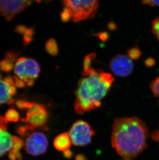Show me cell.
<instances>
[{"instance_id": "obj_1", "label": "cell", "mask_w": 159, "mask_h": 160, "mask_svg": "<svg viewBox=\"0 0 159 160\" xmlns=\"http://www.w3.org/2000/svg\"><path fill=\"white\" fill-rule=\"evenodd\" d=\"M148 136L147 125L137 117H122L114 120L112 145L125 160L134 159L147 148Z\"/></svg>"}, {"instance_id": "obj_2", "label": "cell", "mask_w": 159, "mask_h": 160, "mask_svg": "<svg viewBox=\"0 0 159 160\" xmlns=\"http://www.w3.org/2000/svg\"><path fill=\"white\" fill-rule=\"evenodd\" d=\"M82 75L75 91L74 104L75 112L79 115L100 107L114 82L112 74L93 67L82 72Z\"/></svg>"}, {"instance_id": "obj_3", "label": "cell", "mask_w": 159, "mask_h": 160, "mask_svg": "<svg viewBox=\"0 0 159 160\" xmlns=\"http://www.w3.org/2000/svg\"><path fill=\"white\" fill-rule=\"evenodd\" d=\"M63 5L69 11L72 21L78 22L95 17L99 5L97 0H65Z\"/></svg>"}, {"instance_id": "obj_4", "label": "cell", "mask_w": 159, "mask_h": 160, "mask_svg": "<svg viewBox=\"0 0 159 160\" xmlns=\"http://www.w3.org/2000/svg\"><path fill=\"white\" fill-rule=\"evenodd\" d=\"M41 72L39 64L34 59L29 58H18L14 66L16 76L25 82L28 87H32L35 80L39 77Z\"/></svg>"}, {"instance_id": "obj_5", "label": "cell", "mask_w": 159, "mask_h": 160, "mask_svg": "<svg viewBox=\"0 0 159 160\" xmlns=\"http://www.w3.org/2000/svg\"><path fill=\"white\" fill-rule=\"evenodd\" d=\"M95 133L91 125L81 119L74 123L68 132L72 144L79 147L85 146L89 144Z\"/></svg>"}, {"instance_id": "obj_6", "label": "cell", "mask_w": 159, "mask_h": 160, "mask_svg": "<svg viewBox=\"0 0 159 160\" xmlns=\"http://www.w3.org/2000/svg\"><path fill=\"white\" fill-rule=\"evenodd\" d=\"M49 114L44 105L32 102V106L27 109L26 117L21 121L35 129L42 127L48 121Z\"/></svg>"}, {"instance_id": "obj_7", "label": "cell", "mask_w": 159, "mask_h": 160, "mask_svg": "<svg viewBox=\"0 0 159 160\" xmlns=\"http://www.w3.org/2000/svg\"><path fill=\"white\" fill-rule=\"evenodd\" d=\"M48 147L47 136L44 133L38 132L31 133L26 138L24 145L26 152L33 156L44 154L47 151Z\"/></svg>"}, {"instance_id": "obj_8", "label": "cell", "mask_w": 159, "mask_h": 160, "mask_svg": "<svg viewBox=\"0 0 159 160\" xmlns=\"http://www.w3.org/2000/svg\"><path fill=\"white\" fill-rule=\"evenodd\" d=\"M110 68L113 74L119 77H125L133 71L134 64L127 56L118 54L114 56L110 62Z\"/></svg>"}, {"instance_id": "obj_9", "label": "cell", "mask_w": 159, "mask_h": 160, "mask_svg": "<svg viewBox=\"0 0 159 160\" xmlns=\"http://www.w3.org/2000/svg\"><path fill=\"white\" fill-rule=\"evenodd\" d=\"M31 3V1H0V13L7 21H11Z\"/></svg>"}, {"instance_id": "obj_10", "label": "cell", "mask_w": 159, "mask_h": 160, "mask_svg": "<svg viewBox=\"0 0 159 160\" xmlns=\"http://www.w3.org/2000/svg\"><path fill=\"white\" fill-rule=\"evenodd\" d=\"M8 121L0 116V157L12 149L13 145L12 136L7 131Z\"/></svg>"}, {"instance_id": "obj_11", "label": "cell", "mask_w": 159, "mask_h": 160, "mask_svg": "<svg viewBox=\"0 0 159 160\" xmlns=\"http://www.w3.org/2000/svg\"><path fill=\"white\" fill-rule=\"evenodd\" d=\"M71 143L68 133H62L58 135L53 141V146L55 149L63 152L69 150Z\"/></svg>"}, {"instance_id": "obj_12", "label": "cell", "mask_w": 159, "mask_h": 160, "mask_svg": "<svg viewBox=\"0 0 159 160\" xmlns=\"http://www.w3.org/2000/svg\"><path fill=\"white\" fill-rule=\"evenodd\" d=\"M15 101V99L9 93L7 84L4 80L0 79V106L3 104H12Z\"/></svg>"}, {"instance_id": "obj_13", "label": "cell", "mask_w": 159, "mask_h": 160, "mask_svg": "<svg viewBox=\"0 0 159 160\" xmlns=\"http://www.w3.org/2000/svg\"><path fill=\"white\" fill-rule=\"evenodd\" d=\"M45 50L48 54L52 56H56L59 54V47L55 39L50 38L46 42Z\"/></svg>"}, {"instance_id": "obj_14", "label": "cell", "mask_w": 159, "mask_h": 160, "mask_svg": "<svg viewBox=\"0 0 159 160\" xmlns=\"http://www.w3.org/2000/svg\"><path fill=\"white\" fill-rule=\"evenodd\" d=\"M4 117L7 121L17 122L19 120L20 115L15 109L10 108L6 111Z\"/></svg>"}, {"instance_id": "obj_15", "label": "cell", "mask_w": 159, "mask_h": 160, "mask_svg": "<svg viewBox=\"0 0 159 160\" xmlns=\"http://www.w3.org/2000/svg\"><path fill=\"white\" fill-rule=\"evenodd\" d=\"M12 139L13 145H12V149L9 152H11L16 154L17 153L20 152V150L21 149V148L24 146L25 143L23 141L22 139L16 136H12Z\"/></svg>"}, {"instance_id": "obj_16", "label": "cell", "mask_w": 159, "mask_h": 160, "mask_svg": "<svg viewBox=\"0 0 159 160\" xmlns=\"http://www.w3.org/2000/svg\"><path fill=\"white\" fill-rule=\"evenodd\" d=\"M3 80L7 85L9 93L11 96L13 97L17 93V89L14 82V77H12L11 76H7L5 77Z\"/></svg>"}, {"instance_id": "obj_17", "label": "cell", "mask_w": 159, "mask_h": 160, "mask_svg": "<svg viewBox=\"0 0 159 160\" xmlns=\"http://www.w3.org/2000/svg\"><path fill=\"white\" fill-rule=\"evenodd\" d=\"M34 130H35V128L26 124L24 125L18 126L16 128L17 132L22 137L29 136L31 131Z\"/></svg>"}, {"instance_id": "obj_18", "label": "cell", "mask_w": 159, "mask_h": 160, "mask_svg": "<svg viewBox=\"0 0 159 160\" xmlns=\"http://www.w3.org/2000/svg\"><path fill=\"white\" fill-rule=\"evenodd\" d=\"M34 33L35 30L34 28L32 27L28 28L27 31L23 35V43L24 46L27 45L32 42Z\"/></svg>"}, {"instance_id": "obj_19", "label": "cell", "mask_w": 159, "mask_h": 160, "mask_svg": "<svg viewBox=\"0 0 159 160\" xmlns=\"http://www.w3.org/2000/svg\"><path fill=\"white\" fill-rule=\"evenodd\" d=\"M142 55V52L137 46L132 47L128 50L127 56L132 60H135L139 59Z\"/></svg>"}, {"instance_id": "obj_20", "label": "cell", "mask_w": 159, "mask_h": 160, "mask_svg": "<svg viewBox=\"0 0 159 160\" xmlns=\"http://www.w3.org/2000/svg\"><path fill=\"white\" fill-rule=\"evenodd\" d=\"M15 64L6 59L0 61V71L5 72H9L14 69Z\"/></svg>"}, {"instance_id": "obj_21", "label": "cell", "mask_w": 159, "mask_h": 160, "mask_svg": "<svg viewBox=\"0 0 159 160\" xmlns=\"http://www.w3.org/2000/svg\"><path fill=\"white\" fill-rule=\"evenodd\" d=\"M19 53L18 51L14 50H9L6 52L4 56V59L15 64L18 59Z\"/></svg>"}, {"instance_id": "obj_22", "label": "cell", "mask_w": 159, "mask_h": 160, "mask_svg": "<svg viewBox=\"0 0 159 160\" xmlns=\"http://www.w3.org/2000/svg\"><path fill=\"white\" fill-rule=\"evenodd\" d=\"M150 88L154 96L159 98V76L151 82Z\"/></svg>"}, {"instance_id": "obj_23", "label": "cell", "mask_w": 159, "mask_h": 160, "mask_svg": "<svg viewBox=\"0 0 159 160\" xmlns=\"http://www.w3.org/2000/svg\"><path fill=\"white\" fill-rule=\"evenodd\" d=\"M15 104L20 109H28L32 106V102L19 99L15 102Z\"/></svg>"}, {"instance_id": "obj_24", "label": "cell", "mask_w": 159, "mask_h": 160, "mask_svg": "<svg viewBox=\"0 0 159 160\" xmlns=\"http://www.w3.org/2000/svg\"><path fill=\"white\" fill-rule=\"evenodd\" d=\"M152 32L159 41V17L155 18L152 23Z\"/></svg>"}, {"instance_id": "obj_25", "label": "cell", "mask_w": 159, "mask_h": 160, "mask_svg": "<svg viewBox=\"0 0 159 160\" xmlns=\"http://www.w3.org/2000/svg\"><path fill=\"white\" fill-rule=\"evenodd\" d=\"M60 19L63 22H67V21H69L71 19L70 12L65 8H63V10L60 14Z\"/></svg>"}, {"instance_id": "obj_26", "label": "cell", "mask_w": 159, "mask_h": 160, "mask_svg": "<svg viewBox=\"0 0 159 160\" xmlns=\"http://www.w3.org/2000/svg\"><path fill=\"white\" fill-rule=\"evenodd\" d=\"M28 27L23 24H18L15 28V31L17 33L23 35L27 31Z\"/></svg>"}, {"instance_id": "obj_27", "label": "cell", "mask_w": 159, "mask_h": 160, "mask_svg": "<svg viewBox=\"0 0 159 160\" xmlns=\"http://www.w3.org/2000/svg\"><path fill=\"white\" fill-rule=\"evenodd\" d=\"M14 82L16 87L18 88H24L26 86V83L23 80L19 78L17 76H14Z\"/></svg>"}, {"instance_id": "obj_28", "label": "cell", "mask_w": 159, "mask_h": 160, "mask_svg": "<svg viewBox=\"0 0 159 160\" xmlns=\"http://www.w3.org/2000/svg\"><path fill=\"white\" fill-rule=\"evenodd\" d=\"M145 65L147 68H152L154 67L156 64V61L153 58L149 57L146 59L144 62Z\"/></svg>"}, {"instance_id": "obj_29", "label": "cell", "mask_w": 159, "mask_h": 160, "mask_svg": "<svg viewBox=\"0 0 159 160\" xmlns=\"http://www.w3.org/2000/svg\"><path fill=\"white\" fill-rule=\"evenodd\" d=\"M98 38H99L101 41L105 42L109 38V34L107 32H100L97 34Z\"/></svg>"}, {"instance_id": "obj_30", "label": "cell", "mask_w": 159, "mask_h": 160, "mask_svg": "<svg viewBox=\"0 0 159 160\" xmlns=\"http://www.w3.org/2000/svg\"><path fill=\"white\" fill-rule=\"evenodd\" d=\"M142 3L144 5H147L152 6H159V1H143Z\"/></svg>"}, {"instance_id": "obj_31", "label": "cell", "mask_w": 159, "mask_h": 160, "mask_svg": "<svg viewBox=\"0 0 159 160\" xmlns=\"http://www.w3.org/2000/svg\"><path fill=\"white\" fill-rule=\"evenodd\" d=\"M152 138L154 141H157V142H159V130H155V131L152 133Z\"/></svg>"}, {"instance_id": "obj_32", "label": "cell", "mask_w": 159, "mask_h": 160, "mask_svg": "<svg viewBox=\"0 0 159 160\" xmlns=\"http://www.w3.org/2000/svg\"><path fill=\"white\" fill-rule=\"evenodd\" d=\"M108 29L111 31H114L117 28V25L116 23L113 22V21H111L110 22L108 23Z\"/></svg>"}, {"instance_id": "obj_33", "label": "cell", "mask_w": 159, "mask_h": 160, "mask_svg": "<svg viewBox=\"0 0 159 160\" xmlns=\"http://www.w3.org/2000/svg\"><path fill=\"white\" fill-rule=\"evenodd\" d=\"M63 155L65 158L69 159V158L72 157V151H71V150H70L69 149L67 150H66V151H65L64 152H63Z\"/></svg>"}, {"instance_id": "obj_34", "label": "cell", "mask_w": 159, "mask_h": 160, "mask_svg": "<svg viewBox=\"0 0 159 160\" xmlns=\"http://www.w3.org/2000/svg\"><path fill=\"white\" fill-rule=\"evenodd\" d=\"M75 160H86V158L83 154H79L75 157Z\"/></svg>"}, {"instance_id": "obj_35", "label": "cell", "mask_w": 159, "mask_h": 160, "mask_svg": "<svg viewBox=\"0 0 159 160\" xmlns=\"http://www.w3.org/2000/svg\"><path fill=\"white\" fill-rule=\"evenodd\" d=\"M1 78H2L1 74H0V79H1Z\"/></svg>"}]
</instances>
